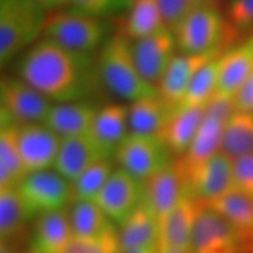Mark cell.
<instances>
[{"mask_svg": "<svg viewBox=\"0 0 253 253\" xmlns=\"http://www.w3.org/2000/svg\"><path fill=\"white\" fill-rule=\"evenodd\" d=\"M134 59L147 81L157 87V84L178 53L175 37L170 28L131 41Z\"/></svg>", "mask_w": 253, "mask_h": 253, "instance_id": "12", "label": "cell"}, {"mask_svg": "<svg viewBox=\"0 0 253 253\" xmlns=\"http://www.w3.org/2000/svg\"><path fill=\"white\" fill-rule=\"evenodd\" d=\"M223 52L204 53V54L177 53L162 79L157 84L160 96H162L168 102L178 106L184 97L196 73L203 67L205 63L220 55Z\"/></svg>", "mask_w": 253, "mask_h": 253, "instance_id": "15", "label": "cell"}, {"mask_svg": "<svg viewBox=\"0 0 253 253\" xmlns=\"http://www.w3.org/2000/svg\"><path fill=\"white\" fill-rule=\"evenodd\" d=\"M232 30L214 0L205 2L172 30L177 50L184 54L223 52Z\"/></svg>", "mask_w": 253, "mask_h": 253, "instance_id": "5", "label": "cell"}, {"mask_svg": "<svg viewBox=\"0 0 253 253\" xmlns=\"http://www.w3.org/2000/svg\"><path fill=\"white\" fill-rule=\"evenodd\" d=\"M232 161L235 188L253 197V153Z\"/></svg>", "mask_w": 253, "mask_h": 253, "instance_id": "38", "label": "cell"}, {"mask_svg": "<svg viewBox=\"0 0 253 253\" xmlns=\"http://www.w3.org/2000/svg\"><path fill=\"white\" fill-rule=\"evenodd\" d=\"M54 104L48 97L17 74L0 80V126L43 123ZM0 126V128H1Z\"/></svg>", "mask_w": 253, "mask_h": 253, "instance_id": "6", "label": "cell"}, {"mask_svg": "<svg viewBox=\"0 0 253 253\" xmlns=\"http://www.w3.org/2000/svg\"><path fill=\"white\" fill-rule=\"evenodd\" d=\"M14 63V74L54 103L97 101L106 90L97 53H82L42 37Z\"/></svg>", "mask_w": 253, "mask_h": 253, "instance_id": "1", "label": "cell"}, {"mask_svg": "<svg viewBox=\"0 0 253 253\" xmlns=\"http://www.w3.org/2000/svg\"><path fill=\"white\" fill-rule=\"evenodd\" d=\"M227 20L237 31L253 28V0H230Z\"/></svg>", "mask_w": 253, "mask_h": 253, "instance_id": "37", "label": "cell"}, {"mask_svg": "<svg viewBox=\"0 0 253 253\" xmlns=\"http://www.w3.org/2000/svg\"><path fill=\"white\" fill-rule=\"evenodd\" d=\"M62 137L45 123L18 126V143L27 173L54 168Z\"/></svg>", "mask_w": 253, "mask_h": 253, "instance_id": "11", "label": "cell"}, {"mask_svg": "<svg viewBox=\"0 0 253 253\" xmlns=\"http://www.w3.org/2000/svg\"><path fill=\"white\" fill-rule=\"evenodd\" d=\"M101 106L97 101L54 103L43 123L62 138L89 134Z\"/></svg>", "mask_w": 253, "mask_h": 253, "instance_id": "18", "label": "cell"}, {"mask_svg": "<svg viewBox=\"0 0 253 253\" xmlns=\"http://www.w3.org/2000/svg\"><path fill=\"white\" fill-rule=\"evenodd\" d=\"M101 80L107 91L126 102L158 95L156 86L141 74L134 59L131 40L122 30L116 31L97 53Z\"/></svg>", "mask_w": 253, "mask_h": 253, "instance_id": "2", "label": "cell"}, {"mask_svg": "<svg viewBox=\"0 0 253 253\" xmlns=\"http://www.w3.org/2000/svg\"><path fill=\"white\" fill-rule=\"evenodd\" d=\"M161 224L150 208L142 201L138 208L119 226L122 251L158 245Z\"/></svg>", "mask_w": 253, "mask_h": 253, "instance_id": "25", "label": "cell"}, {"mask_svg": "<svg viewBox=\"0 0 253 253\" xmlns=\"http://www.w3.org/2000/svg\"><path fill=\"white\" fill-rule=\"evenodd\" d=\"M71 207L68 213L73 235L77 238H96L116 226L96 202H74Z\"/></svg>", "mask_w": 253, "mask_h": 253, "instance_id": "30", "label": "cell"}, {"mask_svg": "<svg viewBox=\"0 0 253 253\" xmlns=\"http://www.w3.org/2000/svg\"><path fill=\"white\" fill-rule=\"evenodd\" d=\"M129 132L128 104L107 103L97 110L89 134L106 156L114 158L116 149Z\"/></svg>", "mask_w": 253, "mask_h": 253, "instance_id": "21", "label": "cell"}, {"mask_svg": "<svg viewBox=\"0 0 253 253\" xmlns=\"http://www.w3.org/2000/svg\"><path fill=\"white\" fill-rule=\"evenodd\" d=\"M71 218L66 209L53 211L34 219L31 251L34 253H65L73 239Z\"/></svg>", "mask_w": 253, "mask_h": 253, "instance_id": "20", "label": "cell"}, {"mask_svg": "<svg viewBox=\"0 0 253 253\" xmlns=\"http://www.w3.org/2000/svg\"><path fill=\"white\" fill-rule=\"evenodd\" d=\"M220 151L231 160L253 153V113L236 112L227 120Z\"/></svg>", "mask_w": 253, "mask_h": 253, "instance_id": "31", "label": "cell"}, {"mask_svg": "<svg viewBox=\"0 0 253 253\" xmlns=\"http://www.w3.org/2000/svg\"><path fill=\"white\" fill-rule=\"evenodd\" d=\"M143 201V181L125 171L114 170L108 182L97 195L96 202L110 219L121 226Z\"/></svg>", "mask_w": 253, "mask_h": 253, "instance_id": "10", "label": "cell"}, {"mask_svg": "<svg viewBox=\"0 0 253 253\" xmlns=\"http://www.w3.org/2000/svg\"><path fill=\"white\" fill-rule=\"evenodd\" d=\"M107 158L90 134L72 136L62 138L53 169L68 182L74 183L88 168Z\"/></svg>", "mask_w": 253, "mask_h": 253, "instance_id": "14", "label": "cell"}, {"mask_svg": "<svg viewBox=\"0 0 253 253\" xmlns=\"http://www.w3.org/2000/svg\"><path fill=\"white\" fill-rule=\"evenodd\" d=\"M212 209L237 230L245 245L253 233V197L238 189H233L227 194L212 201L203 203Z\"/></svg>", "mask_w": 253, "mask_h": 253, "instance_id": "26", "label": "cell"}, {"mask_svg": "<svg viewBox=\"0 0 253 253\" xmlns=\"http://www.w3.org/2000/svg\"><path fill=\"white\" fill-rule=\"evenodd\" d=\"M178 106L168 102L160 94L128 104L130 132L158 135Z\"/></svg>", "mask_w": 253, "mask_h": 253, "instance_id": "23", "label": "cell"}, {"mask_svg": "<svg viewBox=\"0 0 253 253\" xmlns=\"http://www.w3.org/2000/svg\"><path fill=\"white\" fill-rule=\"evenodd\" d=\"M246 245L237 230L201 202L191 236L190 253H243Z\"/></svg>", "mask_w": 253, "mask_h": 253, "instance_id": "9", "label": "cell"}, {"mask_svg": "<svg viewBox=\"0 0 253 253\" xmlns=\"http://www.w3.org/2000/svg\"><path fill=\"white\" fill-rule=\"evenodd\" d=\"M201 202L184 192L161 223L158 249L173 248L190 253L191 236Z\"/></svg>", "mask_w": 253, "mask_h": 253, "instance_id": "17", "label": "cell"}, {"mask_svg": "<svg viewBox=\"0 0 253 253\" xmlns=\"http://www.w3.org/2000/svg\"><path fill=\"white\" fill-rule=\"evenodd\" d=\"M185 192V185L175 161L156 175L143 181V202L162 223Z\"/></svg>", "mask_w": 253, "mask_h": 253, "instance_id": "16", "label": "cell"}, {"mask_svg": "<svg viewBox=\"0 0 253 253\" xmlns=\"http://www.w3.org/2000/svg\"><path fill=\"white\" fill-rule=\"evenodd\" d=\"M116 31L112 19L63 8L49 12L43 37L78 52L99 53Z\"/></svg>", "mask_w": 253, "mask_h": 253, "instance_id": "4", "label": "cell"}, {"mask_svg": "<svg viewBox=\"0 0 253 253\" xmlns=\"http://www.w3.org/2000/svg\"><path fill=\"white\" fill-rule=\"evenodd\" d=\"M30 221L17 188L0 189V238L19 249Z\"/></svg>", "mask_w": 253, "mask_h": 253, "instance_id": "27", "label": "cell"}, {"mask_svg": "<svg viewBox=\"0 0 253 253\" xmlns=\"http://www.w3.org/2000/svg\"><path fill=\"white\" fill-rule=\"evenodd\" d=\"M115 170L114 158L101 160L93 164L74 183H72L73 202L95 201Z\"/></svg>", "mask_w": 253, "mask_h": 253, "instance_id": "33", "label": "cell"}, {"mask_svg": "<svg viewBox=\"0 0 253 253\" xmlns=\"http://www.w3.org/2000/svg\"><path fill=\"white\" fill-rule=\"evenodd\" d=\"M235 188L233 161L221 151L198 167L185 183V192L202 203L216 199Z\"/></svg>", "mask_w": 253, "mask_h": 253, "instance_id": "13", "label": "cell"}, {"mask_svg": "<svg viewBox=\"0 0 253 253\" xmlns=\"http://www.w3.org/2000/svg\"><path fill=\"white\" fill-rule=\"evenodd\" d=\"M36 1L39 2L48 12L68 8L69 6V0H36Z\"/></svg>", "mask_w": 253, "mask_h": 253, "instance_id": "40", "label": "cell"}, {"mask_svg": "<svg viewBox=\"0 0 253 253\" xmlns=\"http://www.w3.org/2000/svg\"><path fill=\"white\" fill-rule=\"evenodd\" d=\"M49 12L36 0H0V65L13 63L43 37Z\"/></svg>", "mask_w": 253, "mask_h": 253, "instance_id": "3", "label": "cell"}, {"mask_svg": "<svg viewBox=\"0 0 253 253\" xmlns=\"http://www.w3.org/2000/svg\"><path fill=\"white\" fill-rule=\"evenodd\" d=\"M236 112L253 113V73L233 96Z\"/></svg>", "mask_w": 253, "mask_h": 253, "instance_id": "39", "label": "cell"}, {"mask_svg": "<svg viewBox=\"0 0 253 253\" xmlns=\"http://www.w3.org/2000/svg\"><path fill=\"white\" fill-rule=\"evenodd\" d=\"M123 253H158V245L147 246V248H138L134 250H129Z\"/></svg>", "mask_w": 253, "mask_h": 253, "instance_id": "41", "label": "cell"}, {"mask_svg": "<svg viewBox=\"0 0 253 253\" xmlns=\"http://www.w3.org/2000/svg\"><path fill=\"white\" fill-rule=\"evenodd\" d=\"M173 154L158 135L129 132L115 151L119 168L140 181H145L171 166Z\"/></svg>", "mask_w": 253, "mask_h": 253, "instance_id": "7", "label": "cell"}, {"mask_svg": "<svg viewBox=\"0 0 253 253\" xmlns=\"http://www.w3.org/2000/svg\"><path fill=\"white\" fill-rule=\"evenodd\" d=\"M18 126L0 128V189L17 188L27 175L19 149Z\"/></svg>", "mask_w": 253, "mask_h": 253, "instance_id": "29", "label": "cell"}, {"mask_svg": "<svg viewBox=\"0 0 253 253\" xmlns=\"http://www.w3.org/2000/svg\"><path fill=\"white\" fill-rule=\"evenodd\" d=\"M134 0H69L68 9L102 19L126 15Z\"/></svg>", "mask_w": 253, "mask_h": 253, "instance_id": "34", "label": "cell"}, {"mask_svg": "<svg viewBox=\"0 0 253 253\" xmlns=\"http://www.w3.org/2000/svg\"><path fill=\"white\" fill-rule=\"evenodd\" d=\"M65 253H123L116 226L96 238L73 237Z\"/></svg>", "mask_w": 253, "mask_h": 253, "instance_id": "35", "label": "cell"}, {"mask_svg": "<svg viewBox=\"0 0 253 253\" xmlns=\"http://www.w3.org/2000/svg\"><path fill=\"white\" fill-rule=\"evenodd\" d=\"M17 190L30 220L63 210L73 202L72 183L54 169L27 173Z\"/></svg>", "mask_w": 253, "mask_h": 253, "instance_id": "8", "label": "cell"}, {"mask_svg": "<svg viewBox=\"0 0 253 253\" xmlns=\"http://www.w3.org/2000/svg\"><path fill=\"white\" fill-rule=\"evenodd\" d=\"M122 27L131 41L169 28L164 20L160 0H134Z\"/></svg>", "mask_w": 253, "mask_h": 253, "instance_id": "28", "label": "cell"}, {"mask_svg": "<svg viewBox=\"0 0 253 253\" xmlns=\"http://www.w3.org/2000/svg\"><path fill=\"white\" fill-rule=\"evenodd\" d=\"M246 250H249V251H251L253 253V233H252L251 238H250V240H249L248 246H246Z\"/></svg>", "mask_w": 253, "mask_h": 253, "instance_id": "43", "label": "cell"}, {"mask_svg": "<svg viewBox=\"0 0 253 253\" xmlns=\"http://www.w3.org/2000/svg\"><path fill=\"white\" fill-rule=\"evenodd\" d=\"M204 116L205 107H178L176 109L158 134L171 150L173 156L179 157L186 153L203 122Z\"/></svg>", "mask_w": 253, "mask_h": 253, "instance_id": "24", "label": "cell"}, {"mask_svg": "<svg viewBox=\"0 0 253 253\" xmlns=\"http://www.w3.org/2000/svg\"><path fill=\"white\" fill-rule=\"evenodd\" d=\"M219 56L211 59L196 73L178 107H205L209 101L212 99L213 95L217 93L219 80Z\"/></svg>", "mask_w": 253, "mask_h": 253, "instance_id": "32", "label": "cell"}, {"mask_svg": "<svg viewBox=\"0 0 253 253\" xmlns=\"http://www.w3.org/2000/svg\"><path fill=\"white\" fill-rule=\"evenodd\" d=\"M158 253H189V252L183 251V250L173 249V248H162V249H158Z\"/></svg>", "mask_w": 253, "mask_h": 253, "instance_id": "42", "label": "cell"}, {"mask_svg": "<svg viewBox=\"0 0 253 253\" xmlns=\"http://www.w3.org/2000/svg\"><path fill=\"white\" fill-rule=\"evenodd\" d=\"M219 80L217 94L233 97L253 73V36L219 56Z\"/></svg>", "mask_w": 253, "mask_h": 253, "instance_id": "22", "label": "cell"}, {"mask_svg": "<svg viewBox=\"0 0 253 253\" xmlns=\"http://www.w3.org/2000/svg\"><path fill=\"white\" fill-rule=\"evenodd\" d=\"M224 126L225 123L220 120L205 115L189 149L184 155L175 160V164L181 172L184 185L189 176L198 167L220 151Z\"/></svg>", "mask_w": 253, "mask_h": 253, "instance_id": "19", "label": "cell"}, {"mask_svg": "<svg viewBox=\"0 0 253 253\" xmlns=\"http://www.w3.org/2000/svg\"><path fill=\"white\" fill-rule=\"evenodd\" d=\"M208 1L210 0H160V4L167 26L172 31L183 19Z\"/></svg>", "mask_w": 253, "mask_h": 253, "instance_id": "36", "label": "cell"}, {"mask_svg": "<svg viewBox=\"0 0 253 253\" xmlns=\"http://www.w3.org/2000/svg\"><path fill=\"white\" fill-rule=\"evenodd\" d=\"M243 253H252V252H251V251H249V250H245V251L243 252Z\"/></svg>", "mask_w": 253, "mask_h": 253, "instance_id": "44", "label": "cell"}, {"mask_svg": "<svg viewBox=\"0 0 253 253\" xmlns=\"http://www.w3.org/2000/svg\"><path fill=\"white\" fill-rule=\"evenodd\" d=\"M28 253H34V252H32V251H30V252H28Z\"/></svg>", "mask_w": 253, "mask_h": 253, "instance_id": "45", "label": "cell"}]
</instances>
